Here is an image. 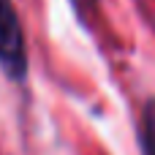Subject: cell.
Listing matches in <instances>:
<instances>
[{"label":"cell","instance_id":"7a4b0ae2","mask_svg":"<svg viewBox=\"0 0 155 155\" xmlns=\"http://www.w3.org/2000/svg\"><path fill=\"white\" fill-rule=\"evenodd\" d=\"M139 139H142V150L144 155H155V98H150L142 109V131H139Z\"/></svg>","mask_w":155,"mask_h":155},{"label":"cell","instance_id":"6da1fadb","mask_svg":"<svg viewBox=\"0 0 155 155\" xmlns=\"http://www.w3.org/2000/svg\"><path fill=\"white\" fill-rule=\"evenodd\" d=\"M27 65V41L16 5L14 0H0V71L11 82H25Z\"/></svg>","mask_w":155,"mask_h":155},{"label":"cell","instance_id":"3957f363","mask_svg":"<svg viewBox=\"0 0 155 155\" xmlns=\"http://www.w3.org/2000/svg\"><path fill=\"white\" fill-rule=\"evenodd\" d=\"M68 3L74 5V11L79 14L82 22H87V19L95 14V8H98V0H68Z\"/></svg>","mask_w":155,"mask_h":155}]
</instances>
